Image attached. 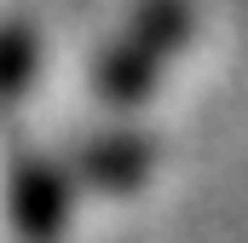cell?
I'll use <instances>...</instances> for the list:
<instances>
[{
  "instance_id": "6da1fadb",
  "label": "cell",
  "mask_w": 248,
  "mask_h": 243,
  "mask_svg": "<svg viewBox=\"0 0 248 243\" xmlns=\"http://www.w3.org/2000/svg\"><path fill=\"white\" fill-rule=\"evenodd\" d=\"M179 35H185V6H179V0H173V6H168V0H162V6H150V12H144V23L133 29V41H122V47L110 52V64H104V81H98V87H104V99H133V93L150 81L156 58H162Z\"/></svg>"
}]
</instances>
